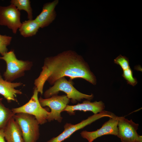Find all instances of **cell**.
Segmentation results:
<instances>
[{"label": "cell", "mask_w": 142, "mask_h": 142, "mask_svg": "<svg viewBox=\"0 0 142 142\" xmlns=\"http://www.w3.org/2000/svg\"><path fill=\"white\" fill-rule=\"evenodd\" d=\"M42 68L34 83L35 87L41 94L46 81L53 85L58 79L65 76L69 77L70 79L82 78L94 85L96 83V77L87 63L81 56L71 50L45 58Z\"/></svg>", "instance_id": "1"}, {"label": "cell", "mask_w": 142, "mask_h": 142, "mask_svg": "<svg viewBox=\"0 0 142 142\" xmlns=\"http://www.w3.org/2000/svg\"><path fill=\"white\" fill-rule=\"evenodd\" d=\"M0 59L4 60L6 64L3 74L4 79L11 82L23 76L25 72L30 70L33 65L31 61L17 59L13 50L5 53L0 57Z\"/></svg>", "instance_id": "2"}, {"label": "cell", "mask_w": 142, "mask_h": 142, "mask_svg": "<svg viewBox=\"0 0 142 142\" xmlns=\"http://www.w3.org/2000/svg\"><path fill=\"white\" fill-rule=\"evenodd\" d=\"M60 91L65 93L67 97L69 99H71L72 102L74 103L84 98L90 101L94 97L93 94L88 95L79 91L70 82L63 77L57 80L53 86L45 91L44 94V97L45 98H49L53 95L57 94Z\"/></svg>", "instance_id": "3"}, {"label": "cell", "mask_w": 142, "mask_h": 142, "mask_svg": "<svg viewBox=\"0 0 142 142\" xmlns=\"http://www.w3.org/2000/svg\"><path fill=\"white\" fill-rule=\"evenodd\" d=\"M13 117L21 129L24 142H37L40 135L39 124L34 117L19 113Z\"/></svg>", "instance_id": "4"}, {"label": "cell", "mask_w": 142, "mask_h": 142, "mask_svg": "<svg viewBox=\"0 0 142 142\" xmlns=\"http://www.w3.org/2000/svg\"><path fill=\"white\" fill-rule=\"evenodd\" d=\"M38 93L35 87L32 95L27 103L21 106L13 108L11 110L14 114L22 113L33 115L39 124L42 125L47 121L50 112L41 105L38 97Z\"/></svg>", "instance_id": "5"}, {"label": "cell", "mask_w": 142, "mask_h": 142, "mask_svg": "<svg viewBox=\"0 0 142 142\" xmlns=\"http://www.w3.org/2000/svg\"><path fill=\"white\" fill-rule=\"evenodd\" d=\"M39 100L42 107L48 106L50 109L47 118L48 121L50 122L55 120L61 122L63 119L61 113L69 103L70 99L66 95L55 94L47 98L44 99L40 97Z\"/></svg>", "instance_id": "6"}, {"label": "cell", "mask_w": 142, "mask_h": 142, "mask_svg": "<svg viewBox=\"0 0 142 142\" xmlns=\"http://www.w3.org/2000/svg\"><path fill=\"white\" fill-rule=\"evenodd\" d=\"M115 115L109 111H104L96 114L89 117L87 119L82 120L80 123L73 125L66 123L64 125L63 132L56 137H54L47 142H62L69 138L76 131L83 128L96 120L105 117H112Z\"/></svg>", "instance_id": "7"}, {"label": "cell", "mask_w": 142, "mask_h": 142, "mask_svg": "<svg viewBox=\"0 0 142 142\" xmlns=\"http://www.w3.org/2000/svg\"><path fill=\"white\" fill-rule=\"evenodd\" d=\"M139 124L132 119L128 120L124 117H119L117 136L122 142H140L142 137L137 133Z\"/></svg>", "instance_id": "8"}, {"label": "cell", "mask_w": 142, "mask_h": 142, "mask_svg": "<svg viewBox=\"0 0 142 142\" xmlns=\"http://www.w3.org/2000/svg\"><path fill=\"white\" fill-rule=\"evenodd\" d=\"M20 17V11L13 4L0 6V25L7 26L14 34L16 33L22 24Z\"/></svg>", "instance_id": "9"}, {"label": "cell", "mask_w": 142, "mask_h": 142, "mask_svg": "<svg viewBox=\"0 0 142 142\" xmlns=\"http://www.w3.org/2000/svg\"><path fill=\"white\" fill-rule=\"evenodd\" d=\"M109 118V120L105 122L100 128L92 131H83L80 133L81 136L87 139L88 142H92L97 138L103 135H112L117 136L119 117L115 115Z\"/></svg>", "instance_id": "10"}, {"label": "cell", "mask_w": 142, "mask_h": 142, "mask_svg": "<svg viewBox=\"0 0 142 142\" xmlns=\"http://www.w3.org/2000/svg\"><path fill=\"white\" fill-rule=\"evenodd\" d=\"M105 107L104 103L102 101L91 102L87 100L84 101L82 103H78L75 105H68L63 111H66L73 115L75 114V111L76 110L90 111L94 114H96L104 111Z\"/></svg>", "instance_id": "11"}, {"label": "cell", "mask_w": 142, "mask_h": 142, "mask_svg": "<svg viewBox=\"0 0 142 142\" xmlns=\"http://www.w3.org/2000/svg\"><path fill=\"white\" fill-rule=\"evenodd\" d=\"M22 84L20 82H12L5 80L0 73V94L2 95L8 103L13 101L18 102L17 95L22 94V92L15 88Z\"/></svg>", "instance_id": "12"}, {"label": "cell", "mask_w": 142, "mask_h": 142, "mask_svg": "<svg viewBox=\"0 0 142 142\" xmlns=\"http://www.w3.org/2000/svg\"><path fill=\"white\" fill-rule=\"evenodd\" d=\"M58 2V0H55L43 5L41 12L35 19L40 28L48 26L54 20L56 16L55 9Z\"/></svg>", "instance_id": "13"}, {"label": "cell", "mask_w": 142, "mask_h": 142, "mask_svg": "<svg viewBox=\"0 0 142 142\" xmlns=\"http://www.w3.org/2000/svg\"><path fill=\"white\" fill-rule=\"evenodd\" d=\"M4 130L6 142H24L21 129L13 117L9 120Z\"/></svg>", "instance_id": "14"}, {"label": "cell", "mask_w": 142, "mask_h": 142, "mask_svg": "<svg viewBox=\"0 0 142 142\" xmlns=\"http://www.w3.org/2000/svg\"><path fill=\"white\" fill-rule=\"evenodd\" d=\"M39 28V24L35 19H28L22 23L19 31L23 37H29L36 35Z\"/></svg>", "instance_id": "15"}, {"label": "cell", "mask_w": 142, "mask_h": 142, "mask_svg": "<svg viewBox=\"0 0 142 142\" xmlns=\"http://www.w3.org/2000/svg\"><path fill=\"white\" fill-rule=\"evenodd\" d=\"M2 100V98L0 97V130L4 129L9 120L15 114L11 109L4 105Z\"/></svg>", "instance_id": "16"}, {"label": "cell", "mask_w": 142, "mask_h": 142, "mask_svg": "<svg viewBox=\"0 0 142 142\" xmlns=\"http://www.w3.org/2000/svg\"><path fill=\"white\" fill-rule=\"evenodd\" d=\"M10 3L19 11L23 10L26 11L27 13L28 19H33L32 9L29 0H12Z\"/></svg>", "instance_id": "17"}, {"label": "cell", "mask_w": 142, "mask_h": 142, "mask_svg": "<svg viewBox=\"0 0 142 142\" xmlns=\"http://www.w3.org/2000/svg\"><path fill=\"white\" fill-rule=\"evenodd\" d=\"M12 39L11 36L0 34V54L2 56L8 52L7 47L10 44Z\"/></svg>", "instance_id": "18"}, {"label": "cell", "mask_w": 142, "mask_h": 142, "mask_svg": "<svg viewBox=\"0 0 142 142\" xmlns=\"http://www.w3.org/2000/svg\"><path fill=\"white\" fill-rule=\"evenodd\" d=\"M122 76L130 85L134 86L137 84V80L133 77V71L130 68L124 70Z\"/></svg>", "instance_id": "19"}, {"label": "cell", "mask_w": 142, "mask_h": 142, "mask_svg": "<svg viewBox=\"0 0 142 142\" xmlns=\"http://www.w3.org/2000/svg\"><path fill=\"white\" fill-rule=\"evenodd\" d=\"M114 62L119 65L123 70L130 68L129 59L125 56L120 55L114 60Z\"/></svg>", "instance_id": "20"}, {"label": "cell", "mask_w": 142, "mask_h": 142, "mask_svg": "<svg viewBox=\"0 0 142 142\" xmlns=\"http://www.w3.org/2000/svg\"><path fill=\"white\" fill-rule=\"evenodd\" d=\"M0 142H6L4 138V129L0 130Z\"/></svg>", "instance_id": "21"}]
</instances>
